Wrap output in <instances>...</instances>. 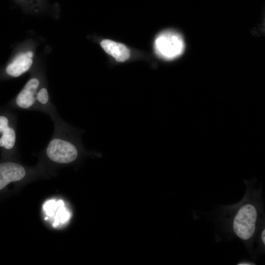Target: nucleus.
<instances>
[{"label":"nucleus","mask_w":265,"mask_h":265,"mask_svg":"<svg viewBox=\"0 0 265 265\" xmlns=\"http://www.w3.org/2000/svg\"><path fill=\"white\" fill-rule=\"evenodd\" d=\"M245 184L242 199L233 205L220 206L216 221L226 237L238 238L252 255L257 236L265 223V213L262 187L253 181Z\"/></svg>","instance_id":"nucleus-1"},{"label":"nucleus","mask_w":265,"mask_h":265,"mask_svg":"<svg viewBox=\"0 0 265 265\" xmlns=\"http://www.w3.org/2000/svg\"><path fill=\"white\" fill-rule=\"evenodd\" d=\"M46 154L55 162L67 164L76 159L78 150L75 145L69 140L54 137L48 144Z\"/></svg>","instance_id":"nucleus-2"},{"label":"nucleus","mask_w":265,"mask_h":265,"mask_svg":"<svg viewBox=\"0 0 265 265\" xmlns=\"http://www.w3.org/2000/svg\"><path fill=\"white\" fill-rule=\"evenodd\" d=\"M156 46L160 54L168 59H172L180 55L184 49L182 37L173 31H168L162 34L157 40Z\"/></svg>","instance_id":"nucleus-3"},{"label":"nucleus","mask_w":265,"mask_h":265,"mask_svg":"<svg viewBox=\"0 0 265 265\" xmlns=\"http://www.w3.org/2000/svg\"><path fill=\"white\" fill-rule=\"evenodd\" d=\"M39 80L35 78L30 79L16 98V106L21 109H27L33 106L36 101Z\"/></svg>","instance_id":"nucleus-4"},{"label":"nucleus","mask_w":265,"mask_h":265,"mask_svg":"<svg viewBox=\"0 0 265 265\" xmlns=\"http://www.w3.org/2000/svg\"><path fill=\"white\" fill-rule=\"evenodd\" d=\"M26 175L24 168L20 164L6 162L0 164V189L11 182L20 181Z\"/></svg>","instance_id":"nucleus-5"},{"label":"nucleus","mask_w":265,"mask_h":265,"mask_svg":"<svg viewBox=\"0 0 265 265\" xmlns=\"http://www.w3.org/2000/svg\"><path fill=\"white\" fill-rule=\"evenodd\" d=\"M0 146L6 150L12 149L15 145L16 134L6 116H0Z\"/></svg>","instance_id":"nucleus-6"},{"label":"nucleus","mask_w":265,"mask_h":265,"mask_svg":"<svg viewBox=\"0 0 265 265\" xmlns=\"http://www.w3.org/2000/svg\"><path fill=\"white\" fill-rule=\"evenodd\" d=\"M100 44L104 50L118 62H124L130 56L129 50L121 43L105 39L101 41Z\"/></svg>","instance_id":"nucleus-7"},{"label":"nucleus","mask_w":265,"mask_h":265,"mask_svg":"<svg viewBox=\"0 0 265 265\" xmlns=\"http://www.w3.org/2000/svg\"><path fill=\"white\" fill-rule=\"evenodd\" d=\"M32 64V58L27 53H21L7 66L6 72L11 77H18L29 70Z\"/></svg>","instance_id":"nucleus-8"},{"label":"nucleus","mask_w":265,"mask_h":265,"mask_svg":"<svg viewBox=\"0 0 265 265\" xmlns=\"http://www.w3.org/2000/svg\"><path fill=\"white\" fill-rule=\"evenodd\" d=\"M255 241L257 243L258 247L256 250V255L259 253L263 254L265 253V223L260 230Z\"/></svg>","instance_id":"nucleus-9"},{"label":"nucleus","mask_w":265,"mask_h":265,"mask_svg":"<svg viewBox=\"0 0 265 265\" xmlns=\"http://www.w3.org/2000/svg\"><path fill=\"white\" fill-rule=\"evenodd\" d=\"M49 96L46 88H42L36 95V101L42 105H47L49 102Z\"/></svg>","instance_id":"nucleus-10"},{"label":"nucleus","mask_w":265,"mask_h":265,"mask_svg":"<svg viewBox=\"0 0 265 265\" xmlns=\"http://www.w3.org/2000/svg\"><path fill=\"white\" fill-rule=\"evenodd\" d=\"M255 263L253 262L248 261H241L237 264V265H255Z\"/></svg>","instance_id":"nucleus-11"}]
</instances>
